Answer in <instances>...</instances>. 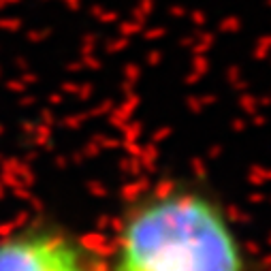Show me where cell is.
I'll use <instances>...</instances> for the list:
<instances>
[{
  "instance_id": "cell-1",
  "label": "cell",
  "mask_w": 271,
  "mask_h": 271,
  "mask_svg": "<svg viewBox=\"0 0 271 271\" xmlns=\"http://www.w3.org/2000/svg\"><path fill=\"white\" fill-rule=\"evenodd\" d=\"M101 258L105 271H256L229 207L190 182H162L134 194Z\"/></svg>"
},
{
  "instance_id": "cell-2",
  "label": "cell",
  "mask_w": 271,
  "mask_h": 271,
  "mask_svg": "<svg viewBox=\"0 0 271 271\" xmlns=\"http://www.w3.org/2000/svg\"><path fill=\"white\" fill-rule=\"evenodd\" d=\"M0 271H105L101 254L64 224L34 220L0 233Z\"/></svg>"
}]
</instances>
